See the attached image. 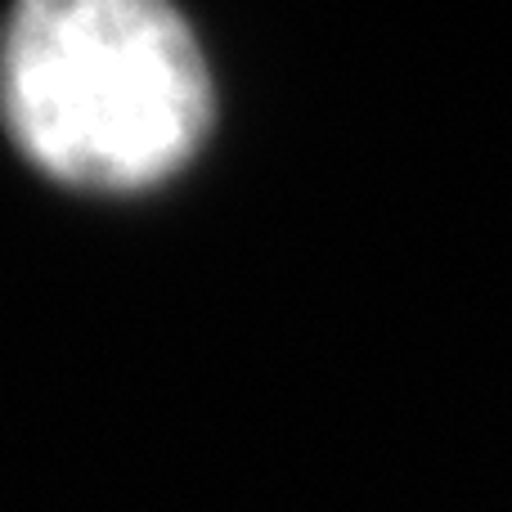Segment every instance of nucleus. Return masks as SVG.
<instances>
[{"instance_id": "f257e3e1", "label": "nucleus", "mask_w": 512, "mask_h": 512, "mask_svg": "<svg viewBox=\"0 0 512 512\" xmlns=\"http://www.w3.org/2000/svg\"><path fill=\"white\" fill-rule=\"evenodd\" d=\"M194 27L158 0H32L0 32V117L32 167L81 189H149L212 126Z\"/></svg>"}]
</instances>
